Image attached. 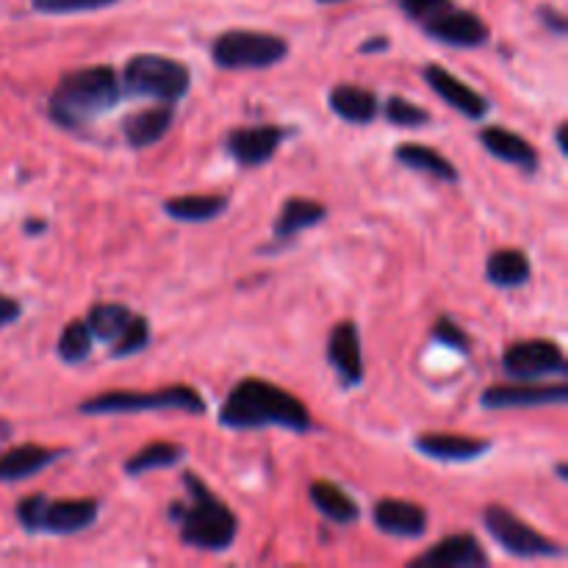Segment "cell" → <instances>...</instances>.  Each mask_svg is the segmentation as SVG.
I'll return each mask as SVG.
<instances>
[{"label":"cell","instance_id":"37","mask_svg":"<svg viewBox=\"0 0 568 568\" xmlns=\"http://www.w3.org/2000/svg\"><path fill=\"white\" fill-rule=\"evenodd\" d=\"M377 50H388V39L386 37L369 39V42L361 44V53H377Z\"/></svg>","mask_w":568,"mask_h":568},{"label":"cell","instance_id":"33","mask_svg":"<svg viewBox=\"0 0 568 568\" xmlns=\"http://www.w3.org/2000/svg\"><path fill=\"white\" fill-rule=\"evenodd\" d=\"M433 338L442 344H447V347L458 349V353H469V347H471V338L466 336L464 327H460L455 320H449V316L436 320V325H433Z\"/></svg>","mask_w":568,"mask_h":568},{"label":"cell","instance_id":"41","mask_svg":"<svg viewBox=\"0 0 568 568\" xmlns=\"http://www.w3.org/2000/svg\"><path fill=\"white\" fill-rule=\"evenodd\" d=\"M320 3H342V0H320Z\"/></svg>","mask_w":568,"mask_h":568},{"label":"cell","instance_id":"4","mask_svg":"<svg viewBox=\"0 0 568 568\" xmlns=\"http://www.w3.org/2000/svg\"><path fill=\"white\" fill-rule=\"evenodd\" d=\"M122 92L133 98H155L161 103H178L186 98L192 75L183 61L159 53H139L122 70Z\"/></svg>","mask_w":568,"mask_h":568},{"label":"cell","instance_id":"7","mask_svg":"<svg viewBox=\"0 0 568 568\" xmlns=\"http://www.w3.org/2000/svg\"><path fill=\"white\" fill-rule=\"evenodd\" d=\"M288 55V42L277 33L225 31L211 44V59L222 70H264L281 64Z\"/></svg>","mask_w":568,"mask_h":568},{"label":"cell","instance_id":"13","mask_svg":"<svg viewBox=\"0 0 568 568\" xmlns=\"http://www.w3.org/2000/svg\"><path fill=\"white\" fill-rule=\"evenodd\" d=\"M327 361L338 372L344 386H358L364 381V355H361V336L355 322H338L327 338Z\"/></svg>","mask_w":568,"mask_h":568},{"label":"cell","instance_id":"6","mask_svg":"<svg viewBox=\"0 0 568 568\" xmlns=\"http://www.w3.org/2000/svg\"><path fill=\"white\" fill-rule=\"evenodd\" d=\"M87 416L103 414H144V410H183V414H205V403L192 386H166L159 392H109L78 405Z\"/></svg>","mask_w":568,"mask_h":568},{"label":"cell","instance_id":"10","mask_svg":"<svg viewBox=\"0 0 568 568\" xmlns=\"http://www.w3.org/2000/svg\"><path fill=\"white\" fill-rule=\"evenodd\" d=\"M425 33L436 42L453 44V48H480L491 37V31H488L480 17L471 14V11L455 9V6H449L447 11L425 22Z\"/></svg>","mask_w":568,"mask_h":568},{"label":"cell","instance_id":"8","mask_svg":"<svg viewBox=\"0 0 568 568\" xmlns=\"http://www.w3.org/2000/svg\"><path fill=\"white\" fill-rule=\"evenodd\" d=\"M483 525H486L488 536L516 558H564V547L558 541L538 532L536 527L521 521L503 505H488L483 510Z\"/></svg>","mask_w":568,"mask_h":568},{"label":"cell","instance_id":"1","mask_svg":"<svg viewBox=\"0 0 568 568\" xmlns=\"http://www.w3.org/2000/svg\"><path fill=\"white\" fill-rule=\"evenodd\" d=\"M220 422L222 427H231V430L277 425L294 433H308L314 425L303 399L288 394L286 388L258 381V377H244L231 388L220 410Z\"/></svg>","mask_w":568,"mask_h":568},{"label":"cell","instance_id":"30","mask_svg":"<svg viewBox=\"0 0 568 568\" xmlns=\"http://www.w3.org/2000/svg\"><path fill=\"white\" fill-rule=\"evenodd\" d=\"M114 347H111V355L114 358H122V355H133L139 349H144L150 344V322L144 316H131V322L125 325V331L114 338Z\"/></svg>","mask_w":568,"mask_h":568},{"label":"cell","instance_id":"35","mask_svg":"<svg viewBox=\"0 0 568 568\" xmlns=\"http://www.w3.org/2000/svg\"><path fill=\"white\" fill-rule=\"evenodd\" d=\"M538 14H541V20H544V26L547 28H552L555 33H558V37H564L566 33V17L560 14V11H555V9H538Z\"/></svg>","mask_w":568,"mask_h":568},{"label":"cell","instance_id":"20","mask_svg":"<svg viewBox=\"0 0 568 568\" xmlns=\"http://www.w3.org/2000/svg\"><path fill=\"white\" fill-rule=\"evenodd\" d=\"M55 458H59L55 449L39 447V444H20V447H11L6 449V453H0V480H26V477L37 475L44 466L53 464Z\"/></svg>","mask_w":568,"mask_h":568},{"label":"cell","instance_id":"31","mask_svg":"<svg viewBox=\"0 0 568 568\" xmlns=\"http://www.w3.org/2000/svg\"><path fill=\"white\" fill-rule=\"evenodd\" d=\"M386 116L397 128H425L430 122V114L419 105L408 103L405 98H388L386 100Z\"/></svg>","mask_w":568,"mask_h":568},{"label":"cell","instance_id":"23","mask_svg":"<svg viewBox=\"0 0 568 568\" xmlns=\"http://www.w3.org/2000/svg\"><path fill=\"white\" fill-rule=\"evenodd\" d=\"M227 205L231 200L225 194H183V197L166 200L164 214L181 222H209L225 214Z\"/></svg>","mask_w":568,"mask_h":568},{"label":"cell","instance_id":"12","mask_svg":"<svg viewBox=\"0 0 568 568\" xmlns=\"http://www.w3.org/2000/svg\"><path fill=\"white\" fill-rule=\"evenodd\" d=\"M488 566V555L483 552L480 541L471 532H458L436 547L427 549L425 555L410 560V568H480Z\"/></svg>","mask_w":568,"mask_h":568},{"label":"cell","instance_id":"32","mask_svg":"<svg viewBox=\"0 0 568 568\" xmlns=\"http://www.w3.org/2000/svg\"><path fill=\"white\" fill-rule=\"evenodd\" d=\"M120 0H31V6L42 14H75V11H98Z\"/></svg>","mask_w":568,"mask_h":568},{"label":"cell","instance_id":"19","mask_svg":"<svg viewBox=\"0 0 568 568\" xmlns=\"http://www.w3.org/2000/svg\"><path fill=\"white\" fill-rule=\"evenodd\" d=\"M172 120H175V114H172V103H161V105H153V109L136 111V114L128 116L125 125H122V133H125L131 148L144 150L150 148V144L164 139V133L172 128Z\"/></svg>","mask_w":568,"mask_h":568},{"label":"cell","instance_id":"34","mask_svg":"<svg viewBox=\"0 0 568 568\" xmlns=\"http://www.w3.org/2000/svg\"><path fill=\"white\" fill-rule=\"evenodd\" d=\"M399 6H403V11L410 17V20L425 26V22H430L433 17L447 11L449 6H453V0H399Z\"/></svg>","mask_w":568,"mask_h":568},{"label":"cell","instance_id":"15","mask_svg":"<svg viewBox=\"0 0 568 568\" xmlns=\"http://www.w3.org/2000/svg\"><path fill=\"white\" fill-rule=\"evenodd\" d=\"M425 81L430 83V89L438 94V98L447 100L455 111H460V114L469 116V120H480V116H486L488 100L483 98L480 92H475L471 87H466L460 78H455L453 72H447L444 67L427 64Z\"/></svg>","mask_w":568,"mask_h":568},{"label":"cell","instance_id":"17","mask_svg":"<svg viewBox=\"0 0 568 568\" xmlns=\"http://www.w3.org/2000/svg\"><path fill=\"white\" fill-rule=\"evenodd\" d=\"M416 449L427 458L444 460V464H469L483 458L491 449V442L471 436H455V433H425L416 438Z\"/></svg>","mask_w":568,"mask_h":568},{"label":"cell","instance_id":"36","mask_svg":"<svg viewBox=\"0 0 568 568\" xmlns=\"http://www.w3.org/2000/svg\"><path fill=\"white\" fill-rule=\"evenodd\" d=\"M20 314H22V308L17 300L0 297V327L9 325V322H14V320H20Z\"/></svg>","mask_w":568,"mask_h":568},{"label":"cell","instance_id":"22","mask_svg":"<svg viewBox=\"0 0 568 568\" xmlns=\"http://www.w3.org/2000/svg\"><path fill=\"white\" fill-rule=\"evenodd\" d=\"M325 216H327V209L322 203H316V200L288 197L286 203H283L281 214H277L272 233H275L277 242H281V239H292L297 236L300 231H305V227L320 225Z\"/></svg>","mask_w":568,"mask_h":568},{"label":"cell","instance_id":"16","mask_svg":"<svg viewBox=\"0 0 568 568\" xmlns=\"http://www.w3.org/2000/svg\"><path fill=\"white\" fill-rule=\"evenodd\" d=\"M375 525L386 536L422 538L427 532V510L408 499H381L375 505Z\"/></svg>","mask_w":568,"mask_h":568},{"label":"cell","instance_id":"18","mask_svg":"<svg viewBox=\"0 0 568 568\" xmlns=\"http://www.w3.org/2000/svg\"><path fill=\"white\" fill-rule=\"evenodd\" d=\"M480 142L494 159L508 161V164L519 166L525 172H536L538 170V150L527 142L525 136L519 133L508 131L503 125H488L480 131Z\"/></svg>","mask_w":568,"mask_h":568},{"label":"cell","instance_id":"27","mask_svg":"<svg viewBox=\"0 0 568 568\" xmlns=\"http://www.w3.org/2000/svg\"><path fill=\"white\" fill-rule=\"evenodd\" d=\"M133 311L125 308L122 303H98L92 305V311H89L87 325L94 338H100V342H114V338L125 331Z\"/></svg>","mask_w":568,"mask_h":568},{"label":"cell","instance_id":"26","mask_svg":"<svg viewBox=\"0 0 568 568\" xmlns=\"http://www.w3.org/2000/svg\"><path fill=\"white\" fill-rule=\"evenodd\" d=\"M486 275L494 286H503V288L525 286L532 275L530 258H527L521 250H497V253L488 255Z\"/></svg>","mask_w":568,"mask_h":568},{"label":"cell","instance_id":"25","mask_svg":"<svg viewBox=\"0 0 568 568\" xmlns=\"http://www.w3.org/2000/svg\"><path fill=\"white\" fill-rule=\"evenodd\" d=\"M394 155H397L399 164L410 166V170L427 172V175L438 178V181H447V183L458 181V170H455V166L449 164V159H444V155L438 153V150L427 148V144L403 142Z\"/></svg>","mask_w":568,"mask_h":568},{"label":"cell","instance_id":"5","mask_svg":"<svg viewBox=\"0 0 568 568\" xmlns=\"http://www.w3.org/2000/svg\"><path fill=\"white\" fill-rule=\"evenodd\" d=\"M100 516L98 499H48L42 494L26 497L17 505V519L28 532L72 536L92 527Z\"/></svg>","mask_w":568,"mask_h":568},{"label":"cell","instance_id":"24","mask_svg":"<svg viewBox=\"0 0 568 568\" xmlns=\"http://www.w3.org/2000/svg\"><path fill=\"white\" fill-rule=\"evenodd\" d=\"M311 503L316 505L320 514H325L327 519L336 521V525H353L361 516L353 497H349L347 491H342V488L331 480H316L314 486H311Z\"/></svg>","mask_w":568,"mask_h":568},{"label":"cell","instance_id":"39","mask_svg":"<svg viewBox=\"0 0 568 568\" xmlns=\"http://www.w3.org/2000/svg\"><path fill=\"white\" fill-rule=\"evenodd\" d=\"M26 231H28V233H42V231H44V222H42V220L26 222Z\"/></svg>","mask_w":568,"mask_h":568},{"label":"cell","instance_id":"11","mask_svg":"<svg viewBox=\"0 0 568 568\" xmlns=\"http://www.w3.org/2000/svg\"><path fill=\"white\" fill-rule=\"evenodd\" d=\"M568 386H536V383H516V386H491L480 397V405L488 410L503 408H536V405H566Z\"/></svg>","mask_w":568,"mask_h":568},{"label":"cell","instance_id":"38","mask_svg":"<svg viewBox=\"0 0 568 568\" xmlns=\"http://www.w3.org/2000/svg\"><path fill=\"white\" fill-rule=\"evenodd\" d=\"M566 131H568V125L566 122H558V128H555V142H558V150L560 153H568V144H566Z\"/></svg>","mask_w":568,"mask_h":568},{"label":"cell","instance_id":"9","mask_svg":"<svg viewBox=\"0 0 568 568\" xmlns=\"http://www.w3.org/2000/svg\"><path fill=\"white\" fill-rule=\"evenodd\" d=\"M503 369L516 381H536L544 375H566L568 361L564 349L549 338H527L503 355Z\"/></svg>","mask_w":568,"mask_h":568},{"label":"cell","instance_id":"3","mask_svg":"<svg viewBox=\"0 0 568 568\" xmlns=\"http://www.w3.org/2000/svg\"><path fill=\"white\" fill-rule=\"evenodd\" d=\"M183 486L189 491V503L170 508V516L181 527V541L203 552H225L239 530L233 510L211 494V488L194 471L183 475Z\"/></svg>","mask_w":568,"mask_h":568},{"label":"cell","instance_id":"21","mask_svg":"<svg viewBox=\"0 0 568 568\" xmlns=\"http://www.w3.org/2000/svg\"><path fill=\"white\" fill-rule=\"evenodd\" d=\"M331 109L342 120L355 122V125H369L377 116V98L375 92L353 83H338L331 89Z\"/></svg>","mask_w":568,"mask_h":568},{"label":"cell","instance_id":"2","mask_svg":"<svg viewBox=\"0 0 568 568\" xmlns=\"http://www.w3.org/2000/svg\"><path fill=\"white\" fill-rule=\"evenodd\" d=\"M122 98L120 75L109 64L72 70L55 83L48 114L55 125L78 128L114 109Z\"/></svg>","mask_w":568,"mask_h":568},{"label":"cell","instance_id":"28","mask_svg":"<svg viewBox=\"0 0 568 568\" xmlns=\"http://www.w3.org/2000/svg\"><path fill=\"white\" fill-rule=\"evenodd\" d=\"M183 458V447L181 444H172V442H155L148 444L144 449H139L133 458H128L125 471L131 477L144 475V471H153V469H166V466H175L178 460Z\"/></svg>","mask_w":568,"mask_h":568},{"label":"cell","instance_id":"29","mask_svg":"<svg viewBox=\"0 0 568 568\" xmlns=\"http://www.w3.org/2000/svg\"><path fill=\"white\" fill-rule=\"evenodd\" d=\"M55 353H59V358L64 364H81V361H87L89 353H92V331H89L87 322L72 320L64 327V333H61Z\"/></svg>","mask_w":568,"mask_h":568},{"label":"cell","instance_id":"14","mask_svg":"<svg viewBox=\"0 0 568 568\" xmlns=\"http://www.w3.org/2000/svg\"><path fill=\"white\" fill-rule=\"evenodd\" d=\"M283 142V131L275 125L236 128L227 133V153L242 166H261L272 161Z\"/></svg>","mask_w":568,"mask_h":568},{"label":"cell","instance_id":"40","mask_svg":"<svg viewBox=\"0 0 568 568\" xmlns=\"http://www.w3.org/2000/svg\"><path fill=\"white\" fill-rule=\"evenodd\" d=\"M11 436V427L6 422H0V438H9Z\"/></svg>","mask_w":568,"mask_h":568}]
</instances>
